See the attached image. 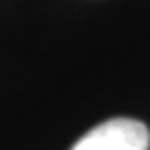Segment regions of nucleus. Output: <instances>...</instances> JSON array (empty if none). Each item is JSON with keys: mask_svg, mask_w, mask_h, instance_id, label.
<instances>
[{"mask_svg": "<svg viewBox=\"0 0 150 150\" xmlns=\"http://www.w3.org/2000/svg\"><path fill=\"white\" fill-rule=\"evenodd\" d=\"M148 146L150 131L144 123L115 117L83 134L71 150H148Z\"/></svg>", "mask_w": 150, "mask_h": 150, "instance_id": "f257e3e1", "label": "nucleus"}]
</instances>
